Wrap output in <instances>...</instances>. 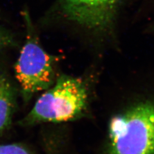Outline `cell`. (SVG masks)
Listing matches in <instances>:
<instances>
[{
    "label": "cell",
    "mask_w": 154,
    "mask_h": 154,
    "mask_svg": "<svg viewBox=\"0 0 154 154\" xmlns=\"http://www.w3.org/2000/svg\"><path fill=\"white\" fill-rule=\"evenodd\" d=\"M32 32L28 35L15 66L25 102L35 93L49 89L55 82V58L38 45Z\"/></svg>",
    "instance_id": "3957f363"
},
{
    "label": "cell",
    "mask_w": 154,
    "mask_h": 154,
    "mask_svg": "<svg viewBox=\"0 0 154 154\" xmlns=\"http://www.w3.org/2000/svg\"><path fill=\"white\" fill-rule=\"evenodd\" d=\"M109 154H154V103L136 104L110 119Z\"/></svg>",
    "instance_id": "7a4b0ae2"
},
{
    "label": "cell",
    "mask_w": 154,
    "mask_h": 154,
    "mask_svg": "<svg viewBox=\"0 0 154 154\" xmlns=\"http://www.w3.org/2000/svg\"><path fill=\"white\" fill-rule=\"evenodd\" d=\"M88 93L80 79L62 75L38 99L31 111L19 122L24 127L42 123H61L79 118L87 107Z\"/></svg>",
    "instance_id": "6da1fadb"
},
{
    "label": "cell",
    "mask_w": 154,
    "mask_h": 154,
    "mask_svg": "<svg viewBox=\"0 0 154 154\" xmlns=\"http://www.w3.org/2000/svg\"><path fill=\"white\" fill-rule=\"evenodd\" d=\"M14 39L11 33L0 27V50L13 45Z\"/></svg>",
    "instance_id": "52a82bcc"
},
{
    "label": "cell",
    "mask_w": 154,
    "mask_h": 154,
    "mask_svg": "<svg viewBox=\"0 0 154 154\" xmlns=\"http://www.w3.org/2000/svg\"><path fill=\"white\" fill-rule=\"evenodd\" d=\"M120 0H60L62 11L70 20L96 30L112 23Z\"/></svg>",
    "instance_id": "277c9868"
},
{
    "label": "cell",
    "mask_w": 154,
    "mask_h": 154,
    "mask_svg": "<svg viewBox=\"0 0 154 154\" xmlns=\"http://www.w3.org/2000/svg\"><path fill=\"white\" fill-rule=\"evenodd\" d=\"M0 154H32V153L21 144H0Z\"/></svg>",
    "instance_id": "8992f818"
},
{
    "label": "cell",
    "mask_w": 154,
    "mask_h": 154,
    "mask_svg": "<svg viewBox=\"0 0 154 154\" xmlns=\"http://www.w3.org/2000/svg\"><path fill=\"white\" fill-rule=\"evenodd\" d=\"M16 105V91L4 73H0V132L12 123Z\"/></svg>",
    "instance_id": "5b68a950"
}]
</instances>
